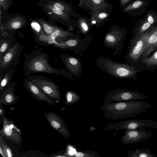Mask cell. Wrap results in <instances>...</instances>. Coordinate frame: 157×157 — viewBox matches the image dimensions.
<instances>
[{"label":"cell","mask_w":157,"mask_h":157,"mask_svg":"<svg viewBox=\"0 0 157 157\" xmlns=\"http://www.w3.org/2000/svg\"><path fill=\"white\" fill-rule=\"evenodd\" d=\"M128 157H154L156 155L151 152L148 148L136 149L134 151H130L128 152Z\"/></svg>","instance_id":"18"},{"label":"cell","mask_w":157,"mask_h":157,"mask_svg":"<svg viewBox=\"0 0 157 157\" xmlns=\"http://www.w3.org/2000/svg\"><path fill=\"white\" fill-rule=\"evenodd\" d=\"M144 2L141 0H137L132 3L124 9V12H127L138 9L143 5Z\"/></svg>","instance_id":"28"},{"label":"cell","mask_w":157,"mask_h":157,"mask_svg":"<svg viewBox=\"0 0 157 157\" xmlns=\"http://www.w3.org/2000/svg\"><path fill=\"white\" fill-rule=\"evenodd\" d=\"M98 129L97 128H95L93 126H91L90 127V132H91L94 130H96V129Z\"/></svg>","instance_id":"39"},{"label":"cell","mask_w":157,"mask_h":157,"mask_svg":"<svg viewBox=\"0 0 157 157\" xmlns=\"http://www.w3.org/2000/svg\"><path fill=\"white\" fill-rule=\"evenodd\" d=\"M10 40H8L6 39H1L0 40V59L9 51L11 46Z\"/></svg>","instance_id":"24"},{"label":"cell","mask_w":157,"mask_h":157,"mask_svg":"<svg viewBox=\"0 0 157 157\" xmlns=\"http://www.w3.org/2000/svg\"><path fill=\"white\" fill-rule=\"evenodd\" d=\"M25 23V19L21 16H17L12 18L5 25L6 29L14 31L22 28Z\"/></svg>","instance_id":"15"},{"label":"cell","mask_w":157,"mask_h":157,"mask_svg":"<svg viewBox=\"0 0 157 157\" xmlns=\"http://www.w3.org/2000/svg\"><path fill=\"white\" fill-rule=\"evenodd\" d=\"M83 3L92 10H103L105 9V0H83Z\"/></svg>","instance_id":"17"},{"label":"cell","mask_w":157,"mask_h":157,"mask_svg":"<svg viewBox=\"0 0 157 157\" xmlns=\"http://www.w3.org/2000/svg\"><path fill=\"white\" fill-rule=\"evenodd\" d=\"M39 0L40 2H44V1H45V0Z\"/></svg>","instance_id":"40"},{"label":"cell","mask_w":157,"mask_h":157,"mask_svg":"<svg viewBox=\"0 0 157 157\" xmlns=\"http://www.w3.org/2000/svg\"><path fill=\"white\" fill-rule=\"evenodd\" d=\"M148 98L145 94L128 89H117L109 92L104 102L140 100Z\"/></svg>","instance_id":"6"},{"label":"cell","mask_w":157,"mask_h":157,"mask_svg":"<svg viewBox=\"0 0 157 157\" xmlns=\"http://www.w3.org/2000/svg\"><path fill=\"white\" fill-rule=\"evenodd\" d=\"M74 156L76 157H100L96 152L90 150L82 151L76 152Z\"/></svg>","instance_id":"26"},{"label":"cell","mask_w":157,"mask_h":157,"mask_svg":"<svg viewBox=\"0 0 157 157\" xmlns=\"http://www.w3.org/2000/svg\"><path fill=\"white\" fill-rule=\"evenodd\" d=\"M130 0H120L121 5L122 6L125 5L128 3Z\"/></svg>","instance_id":"36"},{"label":"cell","mask_w":157,"mask_h":157,"mask_svg":"<svg viewBox=\"0 0 157 157\" xmlns=\"http://www.w3.org/2000/svg\"><path fill=\"white\" fill-rule=\"evenodd\" d=\"M17 83L10 82L1 92L0 104L10 105L16 103L19 99L15 94V87Z\"/></svg>","instance_id":"12"},{"label":"cell","mask_w":157,"mask_h":157,"mask_svg":"<svg viewBox=\"0 0 157 157\" xmlns=\"http://www.w3.org/2000/svg\"><path fill=\"white\" fill-rule=\"evenodd\" d=\"M79 25L84 33L87 32L89 29V24L87 21L84 18L80 17L78 20Z\"/></svg>","instance_id":"30"},{"label":"cell","mask_w":157,"mask_h":157,"mask_svg":"<svg viewBox=\"0 0 157 157\" xmlns=\"http://www.w3.org/2000/svg\"><path fill=\"white\" fill-rule=\"evenodd\" d=\"M65 104L70 105L77 103L81 99V97L77 93L71 90H68L66 95Z\"/></svg>","instance_id":"22"},{"label":"cell","mask_w":157,"mask_h":157,"mask_svg":"<svg viewBox=\"0 0 157 157\" xmlns=\"http://www.w3.org/2000/svg\"><path fill=\"white\" fill-rule=\"evenodd\" d=\"M38 21L42 26L43 32L47 36L50 35L57 27L49 24L42 20H38Z\"/></svg>","instance_id":"25"},{"label":"cell","mask_w":157,"mask_h":157,"mask_svg":"<svg viewBox=\"0 0 157 157\" xmlns=\"http://www.w3.org/2000/svg\"><path fill=\"white\" fill-rule=\"evenodd\" d=\"M152 26V25L145 21L140 25V27L138 29L135 35H139L144 32Z\"/></svg>","instance_id":"29"},{"label":"cell","mask_w":157,"mask_h":157,"mask_svg":"<svg viewBox=\"0 0 157 157\" xmlns=\"http://www.w3.org/2000/svg\"><path fill=\"white\" fill-rule=\"evenodd\" d=\"M157 19L155 17V16L151 13H149L147 17V21L148 22L151 24L153 25L157 21Z\"/></svg>","instance_id":"33"},{"label":"cell","mask_w":157,"mask_h":157,"mask_svg":"<svg viewBox=\"0 0 157 157\" xmlns=\"http://www.w3.org/2000/svg\"><path fill=\"white\" fill-rule=\"evenodd\" d=\"M25 87L28 92L35 99L44 101L53 106L55 105L54 101L41 90L38 86L27 78L23 80Z\"/></svg>","instance_id":"11"},{"label":"cell","mask_w":157,"mask_h":157,"mask_svg":"<svg viewBox=\"0 0 157 157\" xmlns=\"http://www.w3.org/2000/svg\"><path fill=\"white\" fill-rule=\"evenodd\" d=\"M113 34L111 33L107 35L106 39L107 41L110 43H113L115 41V38Z\"/></svg>","instance_id":"34"},{"label":"cell","mask_w":157,"mask_h":157,"mask_svg":"<svg viewBox=\"0 0 157 157\" xmlns=\"http://www.w3.org/2000/svg\"><path fill=\"white\" fill-rule=\"evenodd\" d=\"M12 3V0H0V7L5 10H8Z\"/></svg>","instance_id":"31"},{"label":"cell","mask_w":157,"mask_h":157,"mask_svg":"<svg viewBox=\"0 0 157 157\" xmlns=\"http://www.w3.org/2000/svg\"><path fill=\"white\" fill-rule=\"evenodd\" d=\"M27 78L31 81L55 103L61 100L59 87L52 80L43 76L30 75Z\"/></svg>","instance_id":"4"},{"label":"cell","mask_w":157,"mask_h":157,"mask_svg":"<svg viewBox=\"0 0 157 157\" xmlns=\"http://www.w3.org/2000/svg\"><path fill=\"white\" fill-rule=\"evenodd\" d=\"M71 34V33L57 27L49 36L54 43L62 41L63 39L66 38Z\"/></svg>","instance_id":"19"},{"label":"cell","mask_w":157,"mask_h":157,"mask_svg":"<svg viewBox=\"0 0 157 157\" xmlns=\"http://www.w3.org/2000/svg\"><path fill=\"white\" fill-rule=\"evenodd\" d=\"M31 26L34 30L37 33L38 36L43 32V31H41L40 26L38 23L35 22H33L31 24Z\"/></svg>","instance_id":"32"},{"label":"cell","mask_w":157,"mask_h":157,"mask_svg":"<svg viewBox=\"0 0 157 157\" xmlns=\"http://www.w3.org/2000/svg\"><path fill=\"white\" fill-rule=\"evenodd\" d=\"M153 135L150 130L143 128L133 130H126L121 137V141L125 144H134L147 140Z\"/></svg>","instance_id":"9"},{"label":"cell","mask_w":157,"mask_h":157,"mask_svg":"<svg viewBox=\"0 0 157 157\" xmlns=\"http://www.w3.org/2000/svg\"><path fill=\"white\" fill-rule=\"evenodd\" d=\"M3 136L0 134V145L2 146L7 157H12L13 154L10 147L5 142Z\"/></svg>","instance_id":"27"},{"label":"cell","mask_w":157,"mask_h":157,"mask_svg":"<svg viewBox=\"0 0 157 157\" xmlns=\"http://www.w3.org/2000/svg\"><path fill=\"white\" fill-rule=\"evenodd\" d=\"M49 56L48 54L39 49L33 50L26 55L23 65L25 75L43 72L68 77L66 71L53 67L50 65L48 58Z\"/></svg>","instance_id":"2"},{"label":"cell","mask_w":157,"mask_h":157,"mask_svg":"<svg viewBox=\"0 0 157 157\" xmlns=\"http://www.w3.org/2000/svg\"><path fill=\"white\" fill-rule=\"evenodd\" d=\"M2 104H0V115L1 116L3 115V114L5 113V110H4L2 106Z\"/></svg>","instance_id":"38"},{"label":"cell","mask_w":157,"mask_h":157,"mask_svg":"<svg viewBox=\"0 0 157 157\" xmlns=\"http://www.w3.org/2000/svg\"><path fill=\"white\" fill-rule=\"evenodd\" d=\"M152 106L146 101L136 100L104 102L100 109L107 118L117 120L135 117L136 114L144 113Z\"/></svg>","instance_id":"1"},{"label":"cell","mask_w":157,"mask_h":157,"mask_svg":"<svg viewBox=\"0 0 157 157\" xmlns=\"http://www.w3.org/2000/svg\"><path fill=\"white\" fill-rule=\"evenodd\" d=\"M46 121L63 138H70V132L65 122L59 115L53 112L45 113Z\"/></svg>","instance_id":"10"},{"label":"cell","mask_w":157,"mask_h":157,"mask_svg":"<svg viewBox=\"0 0 157 157\" xmlns=\"http://www.w3.org/2000/svg\"><path fill=\"white\" fill-rule=\"evenodd\" d=\"M46 3L50 4L54 7L68 13L71 12V10L70 7L60 1L48 0Z\"/></svg>","instance_id":"23"},{"label":"cell","mask_w":157,"mask_h":157,"mask_svg":"<svg viewBox=\"0 0 157 157\" xmlns=\"http://www.w3.org/2000/svg\"><path fill=\"white\" fill-rule=\"evenodd\" d=\"M3 123L0 134L11 140L17 146H21L22 143L21 130L12 120L5 116H2Z\"/></svg>","instance_id":"7"},{"label":"cell","mask_w":157,"mask_h":157,"mask_svg":"<svg viewBox=\"0 0 157 157\" xmlns=\"http://www.w3.org/2000/svg\"><path fill=\"white\" fill-rule=\"evenodd\" d=\"M45 8L48 10L53 13L59 18L66 21L68 20L69 15L68 13L56 8L51 5L47 3L45 4Z\"/></svg>","instance_id":"21"},{"label":"cell","mask_w":157,"mask_h":157,"mask_svg":"<svg viewBox=\"0 0 157 157\" xmlns=\"http://www.w3.org/2000/svg\"><path fill=\"white\" fill-rule=\"evenodd\" d=\"M22 48V46L20 43H14L0 59V76L4 71L18 63Z\"/></svg>","instance_id":"8"},{"label":"cell","mask_w":157,"mask_h":157,"mask_svg":"<svg viewBox=\"0 0 157 157\" xmlns=\"http://www.w3.org/2000/svg\"><path fill=\"white\" fill-rule=\"evenodd\" d=\"M156 146H157V144H156Z\"/></svg>","instance_id":"41"},{"label":"cell","mask_w":157,"mask_h":157,"mask_svg":"<svg viewBox=\"0 0 157 157\" xmlns=\"http://www.w3.org/2000/svg\"><path fill=\"white\" fill-rule=\"evenodd\" d=\"M157 49V25L151 26L150 34L141 55L140 61L150 57Z\"/></svg>","instance_id":"13"},{"label":"cell","mask_w":157,"mask_h":157,"mask_svg":"<svg viewBox=\"0 0 157 157\" xmlns=\"http://www.w3.org/2000/svg\"><path fill=\"white\" fill-rule=\"evenodd\" d=\"M139 66L144 70L153 71L157 69V51L149 57L141 60Z\"/></svg>","instance_id":"14"},{"label":"cell","mask_w":157,"mask_h":157,"mask_svg":"<svg viewBox=\"0 0 157 157\" xmlns=\"http://www.w3.org/2000/svg\"><path fill=\"white\" fill-rule=\"evenodd\" d=\"M5 29V27L3 26V25H2L1 21H0V31L2 35H3Z\"/></svg>","instance_id":"37"},{"label":"cell","mask_w":157,"mask_h":157,"mask_svg":"<svg viewBox=\"0 0 157 157\" xmlns=\"http://www.w3.org/2000/svg\"><path fill=\"white\" fill-rule=\"evenodd\" d=\"M151 27L139 35H135L131 40L126 58L130 65L139 66L141 55L151 33Z\"/></svg>","instance_id":"3"},{"label":"cell","mask_w":157,"mask_h":157,"mask_svg":"<svg viewBox=\"0 0 157 157\" xmlns=\"http://www.w3.org/2000/svg\"><path fill=\"white\" fill-rule=\"evenodd\" d=\"M0 153L4 157H7L2 146L0 145Z\"/></svg>","instance_id":"35"},{"label":"cell","mask_w":157,"mask_h":157,"mask_svg":"<svg viewBox=\"0 0 157 157\" xmlns=\"http://www.w3.org/2000/svg\"><path fill=\"white\" fill-rule=\"evenodd\" d=\"M109 16L106 12L102 10H92L91 23L92 24L98 23L102 21Z\"/></svg>","instance_id":"20"},{"label":"cell","mask_w":157,"mask_h":157,"mask_svg":"<svg viewBox=\"0 0 157 157\" xmlns=\"http://www.w3.org/2000/svg\"><path fill=\"white\" fill-rule=\"evenodd\" d=\"M147 127L157 129V122L148 119H127L114 124L109 123L108 125L105 128L104 130H133Z\"/></svg>","instance_id":"5"},{"label":"cell","mask_w":157,"mask_h":157,"mask_svg":"<svg viewBox=\"0 0 157 157\" xmlns=\"http://www.w3.org/2000/svg\"><path fill=\"white\" fill-rule=\"evenodd\" d=\"M17 65V63L8 69L6 72L0 76V90L1 91L10 83L12 79Z\"/></svg>","instance_id":"16"}]
</instances>
